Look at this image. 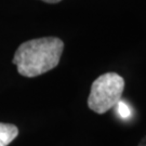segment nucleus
Instances as JSON below:
<instances>
[{
  "instance_id": "f257e3e1",
  "label": "nucleus",
  "mask_w": 146,
  "mask_h": 146,
  "mask_svg": "<svg viewBox=\"0 0 146 146\" xmlns=\"http://www.w3.org/2000/svg\"><path fill=\"white\" fill-rule=\"evenodd\" d=\"M64 43L56 37H44L22 43L17 48L13 63L24 77H37L58 66Z\"/></svg>"
},
{
  "instance_id": "f03ea898",
  "label": "nucleus",
  "mask_w": 146,
  "mask_h": 146,
  "mask_svg": "<svg viewBox=\"0 0 146 146\" xmlns=\"http://www.w3.org/2000/svg\"><path fill=\"white\" fill-rule=\"evenodd\" d=\"M125 80L116 73H106L94 80L88 98V106L96 114H105L121 100Z\"/></svg>"
},
{
  "instance_id": "7ed1b4c3",
  "label": "nucleus",
  "mask_w": 146,
  "mask_h": 146,
  "mask_svg": "<svg viewBox=\"0 0 146 146\" xmlns=\"http://www.w3.org/2000/svg\"><path fill=\"white\" fill-rule=\"evenodd\" d=\"M17 135L19 129L16 125L0 122V146H8Z\"/></svg>"
},
{
  "instance_id": "20e7f679",
  "label": "nucleus",
  "mask_w": 146,
  "mask_h": 146,
  "mask_svg": "<svg viewBox=\"0 0 146 146\" xmlns=\"http://www.w3.org/2000/svg\"><path fill=\"white\" fill-rule=\"evenodd\" d=\"M117 105H119V113L120 115L122 116V117H127V116L130 115V111H129V110H128V107H127V105L125 104H122L121 102H119Z\"/></svg>"
},
{
  "instance_id": "39448f33",
  "label": "nucleus",
  "mask_w": 146,
  "mask_h": 146,
  "mask_svg": "<svg viewBox=\"0 0 146 146\" xmlns=\"http://www.w3.org/2000/svg\"><path fill=\"white\" fill-rule=\"evenodd\" d=\"M42 1H44V2H48V3H58V2L62 1V0H42Z\"/></svg>"
},
{
  "instance_id": "423d86ee",
  "label": "nucleus",
  "mask_w": 146,
  "mask_h": 146,
  "mask_svg": "<svg viewBox=\"0 0 146 146\" xmlns=\"http://www.w3.org/2000/svg\"><path fill=\"white\" fill-rule=\"evenodd\" d=\"M139 146H146V144H144V143H140V145Z\"/></svg>"
}]
</instances>
